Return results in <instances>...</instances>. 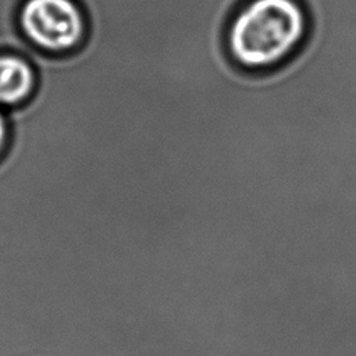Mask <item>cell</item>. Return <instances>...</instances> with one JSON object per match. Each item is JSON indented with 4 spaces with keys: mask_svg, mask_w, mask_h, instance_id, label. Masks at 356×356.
Segmentation results:
<instances>
[{
    "mask_svg": "<svg viewBox=\"0 0 356 356\" xmlns=\"http://www.w3.org/2000/svg\"><path fill=\"white\" fill-rule=\"evenodd\" d=\"M35 65L15 53H0V107L17 108L36 92Z\"/></svg>",
    "mask_w": 356,
    "mask_h": 356,
    "instance_id": "obj_3",
    "label": "cell"
},
{
    "mask_svg": "<svg viewBox=\"0 0 356 356\" xmlns=\"http://www.w3.org/2000/svg\"><path fill=\"white\" fill-rule=\"evenodd\" d=\"M18 25L22 36L47 54L74 51L88 33L85 14L75 0H24Z\"/></svg>",
    "mask_w": 356,
    "mask_h": 356,
    "instance_id": "obj_2",
    "label": "cell"
},
{
    "mask_svg": "<svg viewBox=\"0 0 356 356\" xmlns=\"http://www.w3.org/2000/svg\"><path fill=\"white\" fill-rule=\"evenodd\" d=\"M8 135H10V124L7 114H4L0 108V154L6 150L8 145Z\"/></svg>",
    "mask_w": 356,
    "mask_h": 356,
    "instance_id": "obj_4",
    "label": "cell"
},
{
    "mask_svg": "<svg viewBox=\"0 0 356 356\" xmlns=\"http://www.w3.org/2000/svg\"><path fill=\"white\" fill-rule=\"evenodd\" d=\"M309 29V14L300 0H248L231 17L224 44L241 70L268 72L302 49Z\"/></svg>",
    "mask_w": 356,
    "mask_h": 356,
    "instance_id": "obj_1",
    "label": "cell"
},
{
    "mask_svg": "<svg viewBox=\"0 0 356 356\" xmlns=\"http://www.w3.org/2000/svg\"><path fill=\"white\" fill-rule=\"evenodd\" d=\"M157 1H159V0H157Z\"/></svg>",
    "mask_w": 356,
    "mask_h": 356,
    "instance_id": "obj_5",
    "label": "cell"
}]
</instances>
